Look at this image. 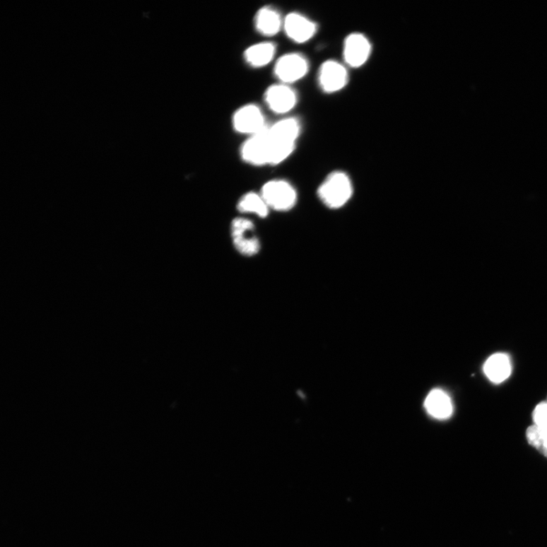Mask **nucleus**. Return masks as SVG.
Wrapping results in <instances>:
<instances>
[{
	"label": "nucleus",
	"mask_w": 547,
	"mask_h": 547,
	"mask_svg": "<svg viewBox=\"0 0 547 547\" xmlns=\"http://www.w3.org/2000/svg\"><path fill=\"white\" fill-rule=\"evenodd\" d=\"M271 143V165L281 164L295 151L300 134V124L296 118L283 119L269 127Z\"/></svg>",
	"instance_id": "f257e3e1"
},
{
	"label": "nucleus",
	"mask_w": 547,
	"mask_h": 547,
	"mask_svg": "<svg viewBox=\"0 0 547 547\" xmlns=\"http://www.w3.org/2000/svg\"><path fill=\"white\" fill-rule=\"evenodd\" d=\"M353 194L348 176L343 172H333L318 189V196L327 207L339 208L347 204Z\"/></svg>",
	"instance_id": "f03ea898"
},
{
	"label": "nucleus",
	"mask_w": 547,
	"mask_h": 547,
	"mask_svg": "<svg viewBox=\"0 0 547 547\" xmlns=\"http://www.w3.org/2000/svg\"><path fill=\"white\" fill-rule=\"evenodd\" d=\"M269 209L287 211L295 207L297 192L286 180H274L263 186L261 194Z\"/></svg>",
	"instance_id": "7ed1b4c3"
},
{
	"label": "nucleus",
	"mask_w": 547,
	"mask_h": 547,
	"mask_svg": "<svg viewBox=\"0 0 547 547\" xmlns=\"http://www.w3.org/2000/svg\"><path fill=\"white\" fill-rule=\"evenodd\" d=\"M268 128L251 136L243 143L240 155L247 163L255 166L270 165L271 144Z\"/></svg>",
	"instance_id": "20e7f679"
},
{
	"label": "nucleus",
	"mask_w": 547,
	"mask_h": 547,
	"mask_svg": "<svg viewBox=\"0 0 547 547\" xmlns=\"http://www.w3.org/2000/svg\"><path fill=\"white\" fill-rule=\"evenodd\" d=\"M231 236L236 249L242 256H255L260 250L259 240L254 235V225L248 219L238 218L233 220Z\"/></svg>",
	"instance_id": "39448f33"
},
{
	"label": "nucleus",
	"mask_w": 547,
	"mask_h": 547,
	"mask_svg": "<svg viewBox=\"0 0 547 547\" xmlns=\"http://www.w3.org/2000/svg\"><path fill=\"white\" fill-rule=\"evenodd\" d=\"M309 70L307 59L299 54H288L282 56L275 67V74L283 84L298 82L305 76Z\"/></svg>",
	"instance_id": "423d86ee"
},
{
	"label": "nucleus",
	"mask_w": 547,
	"mask_h": 547,
	"mask_svg": "<svg viewBox=\"0 0 547 547\" xmlns=\"http://www.w3.org/2000/svg\"><path fill=\"white\" fill-rule=\"evenodd\" d=\"M233 126L238 133L250 136L267 127L264 114L255 105H247L237 110L233 117Z\"/></svg>",
	"instance_id": "0eeeda50"
},
{
	"label": "nucleus",
	"mask_w": 547,
	"mask_h": 547,
	"mask_svg": "<svg viewBox=\"0 0 547 547\" xmlns=\"http://www.w3.org/2000/svg\"><path fill=\"white\" fill-rule=\"evenodd\" d=\"M318 78L322 89L333 93L346 86L348 73L346 68L337 61L328 60L321 66Z\"/></svg>",
	"instance_id": "6e6552de"
},
{
	"label": "nucleus",
	"mask_w": 547,
	"mask_h": 547,
	"mask_svg": "<svg viewBox=\"0 0 547 547\" xmlns=\"http://www.w3.org/2000/svg\"><path fill=\"white\" fill-rule=\"evenodd\" d=\"M371 49L370 42L366 37L360 33L351 34L344 42V61L351 67H360L367 62Z\"/></svg>",
	"instance_id": "1a4fd4ad"
},
{
	"label": "nucleus",
	"mask_w": 547,
	"mask_h": 547,
	"mask_svg": "<svg viewBox=\"0 0 547 547\" xmlns=\"http://www.w3.org/2000/svg\"><path fill=\"white\" fill-rule=\"evenodd\" d=\"M265 100L273 112L285 114L295 107L298 96L290 86L282 83L269 87L266 90Z\"/></svg>",
	"instance_id": "9d476101"
},
{
	"label": "nucleus",
	"mask_w": 547,
	"mask_h": 547,
	"mask_svg": "<svg viewBox=\"0 0 547 547\" xmlns=\"http://www.w3.org/2000/svg\"><path fill=\"white\" fill-rule=\"evenodd\" d=\"M283 28L289 38L296 43H305L317 33V26L307 17L290 13L283 21Z\"/></svg>",
	"instance_id": "9b49d317"
},
{
	"label": "nucleus",
	"mask_w": 547,
	"mask_h": 547,
	"mask_svg": "<svg viewBox=\"0 0 547 547\" xmlns=\"http://www.w3.org/2000/svg\"><path fill=\"white\" fill-rule=\"evenodd\" d=\"M483 372L488 380L495 384H500L509 379L512 373V363L507 354L496 353L493 354L483 365Z\"/></svg>",
	"instance_id": "f8f14e48"
},
{
	"label": "nucleus",
	"mask_w": 547,
	"mask_h": 547,
	"mask_svg": "<svg viewBox=\"0 0 547 547\" xmlns=\"http://www.w3.org/2000/svg\"><path fill=\"white\" fill-rule=\"evenodd\" d=\"M425 408L433 418L449 419L453 413V404L449 395L442 389H433L425 399Z\"/></svg>",
	"instance_id": "ddd939ff"
},
{
	"label": "nucleus",
	"mask_w": 547,
	"mask_h": 547,
	"mask_svg": "<svg viewBox=\"0 0 547 547\" xmlns=\"http://www.w3.org/2000/svg\"><path fill=\"white\" fill-rule=\"evenodd\" d=\"M283 25V22L280 14L271 7L261 8L256 16L257 29L263 35L268 37L276 35Z\"/></svg>",
	"instance_id": "4468645a"
},
{
	"label": "nucleus",
	"mask_w": 547,
	"mask_h": 547,
	"mask_svg": "<svg viewBox=\"0 0 547 547\" xmlns=\"http://www.w3.org/2000/svg\"><path fill=\"white\" fill-rule=\"evenodd\" d=\"M276 53V47L270 42L259 43L247 48L245 57L253 67H263L269 64Z\"/></svg>",
	"instance_id": "2eb2a0df"
},
{
	"label": "nucleus",
	"mask_w": 547,
	"mask_h": 547,
	"mask_svg": "<svg viewBox=\"0 0 547 547\" xmlns=\"http://www.w3.org/2000/svg\"><path fill=\"white\" fill-rule=\"evenodd\" d=\"M237 209L242 213H252L257 216L265 218L269 213V208L261 194L256 192H248L238 202Z\"/></svg>",
	"instance_id": "dca6fc26"
},
{
	"label": "nucleus",
	"mask_w": 547,
	"mask_h": 547,
	"mask_svg": "<svg viewBox=\"0 0 547 547\" xmlns=\"http://www.w3.org/2000/svg\"><path fill=\"white\" fill-rule=\"evenodd\" d=\"M526 438L529 443L547 458V431L536 425H531L526 431Z\"/></svg>",
	"instance_id": "f3484780"
},
{
	"label": "nucleus",
	"mask_w": 547,
	"mask_h": 547,
	"mask_svg": "<svg viewBox=\"0 0 547 547\" xmlns=\"http://www.w3.org/2000/svg\"><path fill=\"white\" fill-rule=\"evenodd\" d=\"M533 420L536 427L547 431V402L536 405L533 412Z\"/></svg>",
	"instance_id": "a211bd4d"
}]
</instances>
